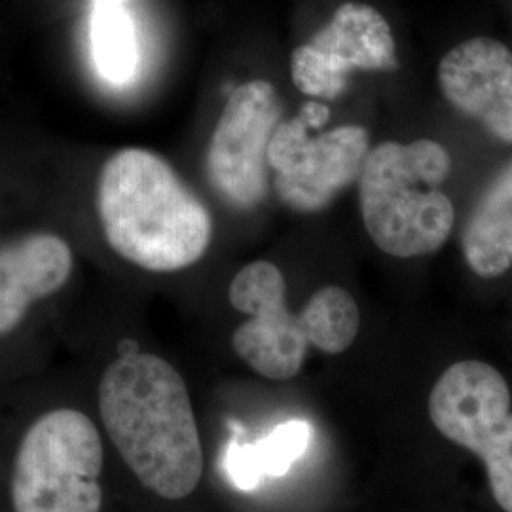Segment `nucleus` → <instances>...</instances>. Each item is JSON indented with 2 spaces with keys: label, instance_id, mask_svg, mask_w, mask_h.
I'll return each instance as SVG.
<instances>
[{
  "label": "nucleus",
  "instance_id": "1",
  "mask_svg": "<svg viewBox=\"0 0 512 512\" xmlns=\"http://www.w3.org/2000/svg\"><path fill=\"white\" fill-rule=\"evenodd\" d=\"M99 414L112 444L137 480L179 501L203 476L198 421L183 376L158 355L124 353L99 384Z\"/></svg>",
  "mask_w": 512,
  "mask_h": 512
},
{
  "label": "nucleus",
  "instance_id": "2",
  "mask_svg": "<svg viewBox=\"0 0 512 512\" xmlns=\"http://www.w3.org/2000/svg\"><path fill=\"white\" fill-rule=\"evenodd\" d=\"M97 209L110 247L150 272H177L207 251L213 222L164 158L124 148L103 165Z\"/></svg>",
  "mask_w": 512,
  "mask_h": 512
},
{
  "label": "nucleus",
  "instance_id": "3",
  "mask_svg": "<svg viewBox=\"0 0 512 512\" xmlns=\"http://www.w3.org/2000/svg\"><path fill=\"white\" fill-rule=\"evenodd\" d=\"M452 171L437 141L384 143L366 154L359 202L370 239L397 258L439 251L454 226V205L440 190Z\"/></svg>",
  "mask_w": 512,
  "mask_h": 512
},
{
  "label": "nucleus",
  "instance_id": "4",
  "mask_svg": "<svg viewBox=\"0 0 512 512\" xmlns=\"http://www.w3.org/2000/svg\"><path fill=\"white\" fill-rule=\"evenodd\" d=\"M103 442L86 414L57 408L19 442L12 476L16 512H101Z\"/></svg>",
  "mask_w": 512,
  "mask_h": 512
},
{
  "label": "nucleus",
  "instance_id": "5",
  "mask_svg": "<svg viewBox=\"0 0 512 512\" xmlns=\"http://www.w3.org/2000/svg\"><path fill=\"white\" fill-rule=\"evenodd\" d=\"M511 389L482 361H459L442 372L429 395V416L444 439L486 465L495 503L512 512Z\"/></svg>",
  "mask_w": 512,
  "mask_h": 512
},
{
  "label": "nucleus",
  "instance_id": "6",
  "mask_svg": "<svg viewBox=\"0 0 512 512\" xmlns=\"http://www.w3.org/2000/svg\"><path fill=\"white\" fill-rule=\"evenodd\" d=\"M327 105L310 101L298 116L275 128L268 165L275 171L279 200L298 213H317L334 202L361 175L370 152L368 131L342 126L310 137L329 122Z\"/></svg>",
  "mask_w": 512,
  "mask_h": 512
},
{
  "label": "nucleus",
  "instance_id": "7",
  "mask_svg": "<svg viewBox=\"0 0 512 512\" xmlns=\"http://www.w3.org/2000/svg\"><path fill=\"white\" fill-rule=\"evenodd\" d=\"M279 122L274 86L253 80L230 95L207 150V177L224 202L251 211L268 192V145Z\"/></svg>",
  "mask_w": 512,
  "mask_h": 512
},
{
  "label": "nucleus",
  "instance_id": "8",
  "mask_svg": "<svg viewBox=\"0 0 512 512\" xmlns=\"http://www.w3.org/2000/svg\"><path fill=\"white\" fill-rule=\"evenodd\" d=\"M228 296L236 310L249 315L232 336L239 359L268 380L298 376L310 342L302 313L287 306L281 270L268 260L251 262L234 277Z\"/></svg>",
  "mask_w": 512,
  "mask_h": 512
},
{
  "label": "nucleus",
  "instance_id": "9",
  "mask_svg": "<svg viewBox=\"0 0 512 512\" xmlns=\"http://www.w3.org/2000/svg\"><path fill=\"white\" fill-rule=\"evenodd\" d=\"M395 69V38L387 19L376 8L357 2L342 4L291 59L294 86L317 99H336L353 71Z\"/></svg>",
  "mask_w": 512,
  "mask_h": 512
},
{
  "label": "nucleus",
  "instance_id": "10",
  "mask_svg": "<svg viewBox=\"0 0 512 512\" xmlns=\"http://www.w3.org/2000/svg\"><path fill=\"white\" fill-rule=\"evenodd\" d=\"M440 90L446 101L512 145V52L494 38L476 37L442 57Z\"/></svg>",
  "mask_w": 512,
  "mask_h": 512
},
{
  "label": "nucleus",
  "instance_id": "11",
  "mask_svg": "<svg viewBox=\"0 0 512 512\" xmlns=\"http://www.w3.org/2000/svg\"><path fill=\"white\" fill-rule=\"evenodd\" d=\"M73 251L55 234H31L0 245V338L18 329L29 308L65 287Z\"/></svg>",
  "mask_w": 512,
  "mask_h": 512
},
{
  "label": "nucleus",
  "instance_id": "12",
  "mask_svg": "<svg viewBox=\"0 0 512 512\" xmlns=\"http://www.w3.org/2000/svg\"><path fill=\"white\" fill-rule=\"evenodd\" d=\"M469 268L484 279H495L512 266V162L480 196L461 236Z\"/></svg>",
  "mask_w": 512,
  "mask_h": 512
},
{
  "label": "nucleus",
  "instance_id": "13",
  "mask_svg": "<svg viewBox=\"0 0 512 512\" xmlns=\"http://www.w3.org/2000/svg\"><path fill=\"white\" fill-rule=\"evenodd\" d=\"M311 427L293 420L251 446H234L228 459V473L241 490H251L264 476L285 475L310 444Z\"/></svg>",
  "mask_w": 512,
  "mask_h": 512
},
{
  "label": "nucleus",
  "instance_id": "14",
  "mask_svg": "<svg viewBox=\"0 0 512 512\" xmlns=\"http://www.w3.org/2000/svg\"><path fill=\"white\" fill-rule=\"evenodd\" d=\"M92 50L99 74L116 86H126L139 71V38L124 4L95 2Z\"/></svg>",
  "mask_w": 512,
  "mask_h": 512
},
{
  "label": "nucleus",
  "instance_id": "15",
  "mask_svg": "<svg viewBox=\"0 0 512 512\" xmlns=\"http://www.w3.org/2000/svg\"><path fill=\"white\" fill-rule=\"evenodd\" d=\"M300 313L310 346L323 353H344L359 334V306L342 287L329 285L319 289Z\"/></svg>",
  "mask_w": 512,
  "mask_h": 512
},
{
  "label": "nucleus",
  "instance_id": "16",
  "mask_svg": "<svg viewBox=\"0 0 512 512\" xmlns=\"http://www.w3.org/2000/svg\"><path fill=\"white\" fill-rule=\"evenodd\" d=\"M93 2H118V4H126V2H131V0H93Z\"/></svg>",
  "mask_w": 512,
  "mask_h": 512
}]
</instances>
